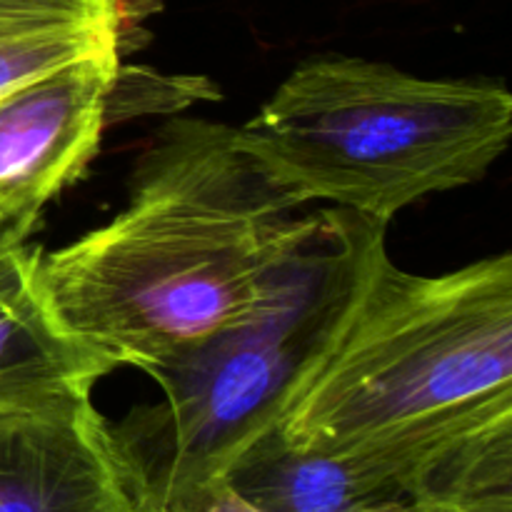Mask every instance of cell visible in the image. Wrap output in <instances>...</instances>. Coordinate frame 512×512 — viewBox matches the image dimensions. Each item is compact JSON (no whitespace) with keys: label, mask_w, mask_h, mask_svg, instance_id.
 Listing matches in <instances>:
<instances>
[{"label":"cell","mask_w":512,"mask_h":512,"mask_svg":"<svg viewBox=\"0 0 512 512\" xmlns=\"http://www.w3.org/2000/svg\"><path fill=\"white\" fill-rule=\"evenodd\" d=\"M275 433L405 498L512 508V258L443 275L390 260L370 220L348 293L285 388Z\"/></svg>","instance_id":"1"},{"label":"cell","mask_w":512,"mask_h":512,"mask_svg":"<svg viewBox=\"0 0 512 512\" xmlns=\"http://www.w3.org/2000/svg\"><path fill=\"white\" fill-rule=\"evenodd\" d=\"M303 208L235 145V128L173 118L108 223L40 250V283L95 358L153 375L260 308L315 225Z\"/></svg>","instance_id":"2"},{"label":"cell","mask_w":512,"mask_h":512,"mask_svg":"<svg viewBox=\"0 0 512 512\" xmlns=\"http://www.w3.org/2000/svg\"><path fill=\"white\" fill-rule=\"evenodd\" d=\"M510 135L512 95L498 80L323 55L235 128V145L300 205L333 203L388 225L428 195L483 178Z\"/></svg>","instance_id":"3"},{"label":"cell","mask_w":512,"mask_h":512,"mask_svg":"<svg viewBox=\"0 0 512 512\" xmlns=\"http://www.w3.org/2000/svg\"><path fill=\"white\" fill-rule=\"evenodd\" d=\"M368 225L348 210H318L248 320L150 375L163 403L110 425L135 512L225 478L243 450L275 428L285 388L348 293Z\"/></svg>","instance_id":"4"},{"label":"cell","mask_w":512,"mask_h":512,"mask_svg":"<svg viewBox=\"0 0 512 512\" xmlns=\"http://www.w3.org/2000/svg\"><path fill=\"white\" fill-rule=\"evenodd\" d=\"M0 512H135L128 468L90 395L0 405Z\"/></svg>","instance_id":"5"},{"label":"cell","mask_w":512,"mask_h":512,"mask_svg":"<svg viewBox=\"0 0 512 512\" xmlns=\"http://www.w3.org/2000/svg\"><path fill=\"white\" fill-rule=\"evenodd\" d=\"M118 65L120 53L78 60L0 95V225L33 230L93 163Z\"/></svg>","instance_id":"6"},{"label":"cell","mask_w":512,"mask_h":512,"mask_svg":"<svg viewBox=\"0 0 512 512\" xmlns=\"http://www.w3.org/2000/svg\"><path fill=\"white\" fill-rule=\"evenodd\" d=\"M33 230L0 225V405L50 395H90L110 373L55 315Z\"/></svg>","instance_id":"7"},{"label":"cell","mask_w":512,"mask_h":512,"mask_svg":"<svg viewBox=\"0 0 512 512\" xmlns=\"http://www.w3.org/2000/svg\"><path fill=\"white\" fill-rule=\"evenodd\" d=\"M225 483L258 512H403L410 503L350 460L290 448L275 428L243 450Z\"/></svg>","instance_id":"8"},{"label":"cell","mask_w":512,"mask_h":512,"mask_svg":"<svg viewBox=\"0 0 512 512\" xmlns=\"http://www.w3.org/2000/svg\"><path fill=\"white\" fill-rule=\"evenodd\" d=\"M125 0H0V95L78 60L120 53Z\"/></svg>","instance_id":"9"},{"label":"cell","mask_w":512,"mask_h":512,"mask_svg":"<svg viewBox=\"0 0 512 512\" xmlns=\"http://www.w3.org/2000/svg\"><path fill=\"white\" fill-rule=\"evenodd\" d=\"M218 88L205 78L190 75H163L155 70L133 65H118L105 100V120L138 118V115L165 113L175 115L198 100H215Z\"/></svg>","instance_id":"10"},{"label":"cell","mask_w":512,"mask_h":512,"mask_svg":"<svg viewBox=\"0 0 512 512\" xmlns=\"http://www.w3.org/2000/svg\"><path fill=\"white\" fill-rule=\"evenodd\" d=\"M148 512H258L253 505L245 503L225 478L210 480V483L195 485V488L183 490L173 498L163 500Z\"/></svg>","instance_id":"11"},{"label":"cell","mask_w":512,"mask_h":512,"mask_svg":"<svg viewBox=\"0 0 512 512\" xmlns=\"http://www.w3.org/2000/svg\"><path fill=\"white\" fill-rule=\"evenodd\" d=\"M403 512H512V508H505V505L468 503V500L430 498V500H413V503L405 505Z\"/></svg>","instance_id":"12"}]
</instances>
